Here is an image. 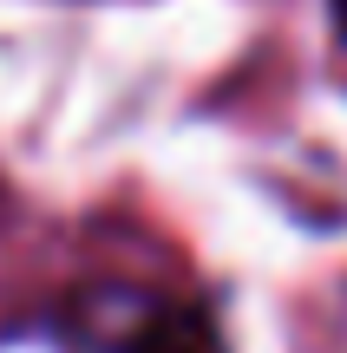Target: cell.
<instances>
[{
  "mask_svg": "<svg viewBox=\"0 0 347 353\" xmlns=\"http://www.w3.org/2000/svg\"><path fill=\"white\" fill-rule=\"evenodd\" d=\"M131 353H223V347H217V334H210V321L164 314V321H151V327L131 341Z\"/></svg>",
  "mask_w": 347,
  "mask_h": 353,
  "instance_id": "1",
  "label": "cell"
},
{
  "mask_svg": "<svg viewBox=\"0 0 347 353\" xmlns=\"http://www.w3.org/2000/svg\"><path fill=\"white\" fill-rule=\"evenodd\" d=\"M335 7H341V26H347V0H335Z\"/></svg>",
  "mask_w": 347,
  "mask_h": 353,
  "instance_id": "2",
  "label": "cell"
}]
</instances>
